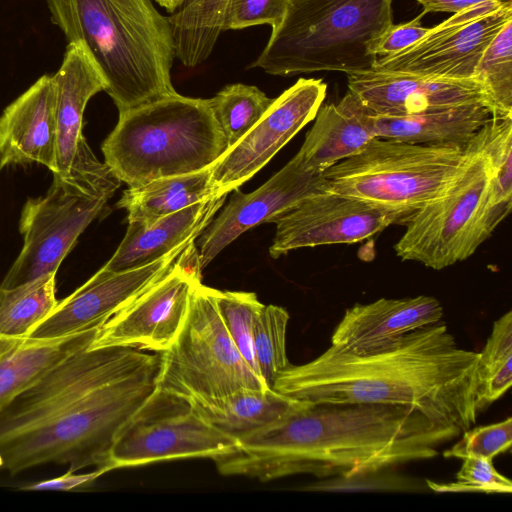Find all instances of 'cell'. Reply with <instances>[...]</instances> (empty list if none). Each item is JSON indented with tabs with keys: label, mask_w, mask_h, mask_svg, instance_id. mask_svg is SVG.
I'll use <instances>...</instances> for the list:
<instances>
[{
	"label": "cell",
	"mask_w": 512,
	"mask_h": 512,
	"mask_svg": "<svg viewBox=\"0 0 512 512\" xmlns=\"http://www.w3.org/2000/svg\"><path fill=\"white\" fill-rule=\"evenodd\" d=\"M160 353L81 349L0 411V470L102 468L122 428L158 387Z\"/></svg>",
	"instance_id": "1"
},
{
	"label": "cell",
	"mask_w": 512,
	"mask_h": 512,
	"mask_svg": "<svg viewBox=\"0 0 512 512\" xmlns=\"http://www.w3.org/2000/svg\"><path fill=\"white\" fill-rule=\"evenodd\" d=\"M461 433L402 405L307 403L236 438L234 449L213 461L222 475L260 481L349 478L434 458Z\"/></svg>",
	"instance_id": "2"
},
{
	"label": "cell",
	"mask_w": 512,
	"mask_h": 512,
	"mask_svg": "<svg viewBox=\"0 0 512 512\" xmlns=\"http://www.w3.org/2000/svg\"><path fill=\"white\" fill-rule=\"evenodd\" d=\"M478 359L440 321L368 354L330 346L305 364H289L272 389L314 405H402L464 432L477 420Z\"/></svg>",
	"instance_id": "3"
},
{
	"label": "cell",
	"mask_w": 512,
	"mask_h": 512,
	"mask_svg": "<svg viewBox=\"0 0 512 512\" xmlns=\"http://www.w3.org/2000/svg\"><path fill=\"white\" fill-rule=\"evenodd\" d=\"M68 43L84 46L119 115L176 93L168 18L152 0H45Z\"/></svg>",
	"instance_id": "4"
},
{
	"label": "cell",
	"mask_w": 512,
	"mask_h": 512,
	"mask_svg": "<svg viewBox=\"0 0 512 512\" xmlns=\"http://www.w3.org/2000/svg\"><path fill=\"white\" fill-rule=\"evenodd\" d=\"M104 163L130 188L210 169L229 149L210 100L177 92L119 115Z\"/></svg>",
	"instance_id": "5"
},
{
	"label": "cell",
	"mask_w": 512,
	"mask_h": 512,
	"mask_svg": "<svg viewBox=\"0 0 512 512\" xmlns=\"http://www.w3.org/2000/svg\"><path fill=\"white\" fill-rule=\"evenodd\" d=\"M393 0H290L250 67L277 76L373 69L370 45L393 23Z\"/></svg>",
	"instance_id": "6"
},
{
	"label": "cell",
	"mask_w": 512,
	"mask_h": 512,
	"mask_svg": "<svg viewBox=\"0 0 512 512\" xmlns=\"http://www.w3.org/2000/svg\"><path fill=\"white\" fill-rule=\"evenodd\" d=\"M120 184L85 140L69 172L53 174L48 192L28 198L23 205L19 219L23 245L0 287L11 288L57 273L79 236L102 212Z\"/></svg>",
	"instance_id": "7"
},
{
	"label": "cell",
	"mask_w": 512,
	"mask_h": 512,
	"mask_svg": "<svg viewBox=\"0 0 512 512\" xmlns=\"http://www.w3.org/2000/svg\"><path fill=\"white\" fill-rule=\"evenodd\" d=\"M470 143L424 145L377 137L358 154L324 171L323 177L327 190L394 213L406 225L457 176Z\"/></svg>",
	"instance_id": "8"
},
{
	"label": "cell",
	"mask_w": 512,
	"mask_h": 512,
	"mask_svg": "<svg viewBox=\"0 0 512 512\" xmlns=\"http://www.w3.org/2000/svg\"><path fill=\"white\" fill-rule=\"evenodd\" d=\"M488 200L489 169L481 129L449 186L408 220L394 245L396 255L435 270L468 259L494 232Z\"/></svg>",
	"instance_id": "9"
},
{
	"label": "cell",
	"mask_w": 512,
	"mask_h": 512,
	"mask_svg": "<svg viewBox=\"0 0 512 512\" xmlns=\"http://www.w3.org/2000/svg\"><path fill=\"white\" fill-rule=\"evenodd\" d=\"M213 291L201 281L195 285L182 330L160 353L158 387L196 399L222 397L241 389H268L230 337Z\"/></svg>",
	"instance_id": "10"
},
{
	"label": "cell",
	"mask_w": 512,
	"mask_h": 512,
	"mask_svg": "<svg viewBox=\"0 0 512 512\" xmlns=\"http://www.w3.org/2000/svg\"><path fill=\"white\" fill-rule=\"evenodd\" d=\"M237 439L203 419L190 401L157 389L118 434L102 467L106 472L184 458L216 459Z\"/></svg>",
	"instance_id": "11"
},
{
	"label": "cell",
	"mask_w": 512,
	"mask_h": 512,
	"mask_svg": "<svg viewBox=\"0 0 512 512\" xmlns=\"http://www.w3.org/2000/svg\"><path fill=\"white\" fill-rule=\"evenodd\" d=\"M510 20L512 0H489L467 7L429 28L405 49L378 57L373 69L451 80L474 79L484 51Z\"/></svg>",
	"instance_id": "12"
},
{
	"label": "cell",
	"mask_w": 512,
	"mask_h": 512,
	"mask_svg": "<svg viewBox=\"0 0 512 512\" xmlns=\"http://www.w3.org/2000/svg\"><path fill=\"white\" fill-rule=\"evenodd\" d=\"M200 272L198 253L187 247L163 277L98 329L89 348L166 351L184 326Z\"/></svg>",
	"instance_id": "13"
},
{
	"label": "cell",
	"mask_w": 512,
	"mask_h": 512,
	"mask_svg": "<svg viewBox=\"0 0 512 512\" xmlns=\"http://www.w3.org/2000/svg\"><path fill=\"white\" fill-rule=\"evenodd\" d=\"M326 92L322 79L300 78L274 98L263 117L210 168L213 197L228 195L259 172L314 120Z\"/></svg>",
	"instance_id": "14"
},
{
	"label": "cell",
	"mask_w": 512,
	"mask_h": 512,
	"mask_svg": "<svg viewBox=\"0 0 512 512\" xmlns=\"http://www.w3.org/2000/svg\"><path fill=\"white\" fill-rule=\"evenodd\" d=\"M272 222L276 233L269 254L274 259L304 247L360 242L401 224L394 213L327 189Z\"/></svg>",
	"instance_id": "15"
},
{
	"label": "cell",
	"mask_w": 512,
	"mask_h": 512,
	"mask_svg": "<svg viewBox=\"0 0 512 512\" xmlns=\"http://www.w3.org/2000/svg\"><path fill=\"white\" fill-rule=\"evenodd\" d=\"M326 189L323 174L309 170L296 154L255 191L244 194L234 190L220 214L200 234L201 270L245 231L272 222L304 199Z\"/></svg>",
	"instance_id": "16"
},
{
	"label": "cell",
	"mask_w": 512,
	"mask_h": 512,
	"mask_svg": "<svg viewBox=\"0 0 512 512\" xmlns=\"http://www.w3.org/2000/svg\"><path fill=\"white\" fill-rule=\"evenodd\" d=\"M193 242L181 245L163 258L143 267L117 273L98 270L72 294L58 301L54 309L27 337L56 339L100 328L163 277Z\"/></svg>",
	"instance_id": "17"
},
{
	"label": "cell",
	"mask_w": 512,
	"mask_h": 512,
	"mask_svg": "<svg viewBox=\"0 0 512 512\" xmlns=\"http://www.w3.org/2000/svg\"><path fill=\"white\" fill-rule=\"evenodd\" d=\"M347 83L348 91L378 116L402 117L473 103L492 107L475 79L451 80L371 69L347 74Z\"/></svg>",
	"instance_id": "18"
},
{
	"label": "cell",
	"mask_w": 512,
	"mask_h": 512,
	"mask_svg": "<svg viewBox=\"0 0 512 512\" xmlns=\"http://www.w3.org/2000/svg\"><path fill=\"white\" fill-rule=\"evenodd\" d=\"M443 307L432 297L380 298L345 310L331 336V346L352 354H368L389 346L421 327L442 321Z\"/></svg>",
	"instance_id": "19"
},
{
	"label": "cell",
	"mask_w": 512,
	"mask_h": 512,
	"mask_svg": "<svg viewBox=\"0 0 512 512\" xmlns=\"http://www.w3.org/2000/svg\"><path fill=\"white\" fill-rule=\"evenodd\" d=\"M31 163L56 171V87L47 74L0 115V169Z\"/></svg>",
	"instance_id": "20"
},
{
	"label": "cell",
	"mask_w": 512,
	"mask_h": 512,
	"mask_svg": "<svg viewBox=\"0 0 512 512\" xmlns=\"http://www.w3.org/2000/svg\"><path fill=\"white\" fill-rule=\"evenodd\" d=\"M227 195L212 197L151 223L128 222L113 256L99 270L117 273L151 264L181 245L193 242L223 206Z\"/></svg>",
	"instance_id": "21"
},
{
	"label": "cell",
	"mask_w": 512,
	"mask_h": 512,
	"mask_svg": "<svg viewBox=\"0 0 512 512\" xmlns=\"http://www.w3.org/2000/svg\"><path fill=\"white\" fill-rule=\"evenodd\" d=\"M297 152L305 166L323 174L377 138L375 114L348 91L338 103L321 105Z\"/></svg>",
	"instance_id": "22"
},
{
	"label": "cell",
	"mask_w": 512,
	"mask_h": 512,
	"mask_svg": "<svg viewBox=\"0 0 512 512\" xmlns=\"http://www.w3.org/2000/svg\"><path fill=\"white\" fill-rule=\"evenodd\" d=\"M56 87V171L69 172L81 144L83 116L89 100L106 84L82 44L68 43L63 61L52 76Z\"/></svg>",
	"instance_id": "23"
},
{
	"label": "cell",
	"mask_w": 512,
	"mask_h": 512,
	"mask_svg": "<svg viewBox=\"0 0 512 512\" xmlns=\"http://www.w3.org/2000/svg\"><path fill=\"white\" fill-rule=\"evenodd\" d=\"M98 329L56 339L0 335V411L60 361L89 347Z\"/></svg>",
	"instance_id": "24"
},
{
	"label": "cell",
	"mask_w": 512,
	"mask_h": 512,
	"mask_svg": "<svg viewBox=\"0 0 512 512\" xmlns=\"http://www.w3.org/2000/svg\"><path fill=\"white\" fill-rule=\"evenodd\" d=\"M497 114L487 103L454 106L425 113L375 115L377 136L410 144L467 146Z\"/></svg>",
	"instance_id": "25"
},
{
	"label": "cell",
	"mask_w": 512,
	"mask_h": 512,
	"mask_svg": "<svg viewBox=\"0 0 512 512\" xmlns=\"http://www.w3.org/2000/svg\"><path fill=\"white\" fill-rule=\"evenodd\" d=\"M187 399L203 419L235 438L269 425L307 404L272 388L241 389L217 398Z\"/></svg>",
	"instance_id": "26"
},
{
	"label": "cell",
	"mask_w": 512,
	"mask_h": 512,
	"mask_svg": "<svg viewBox=\"0 0 512 512\" xmlns=\"http://www.w3.org/2000/svg\"><path fill=\"white\" fill-rule=\"evenodd\" d=\"M210 179V169L155 179L126 189L116 207L127 211L128 222L151 223L212 198Z\"/></svg>",
	"instance_id": "27"
},
{
	"label": "cell",
	"mask_w": 512,
	"mask_h": 512,
	"mask_svg": "<svg viewBox=\"0 0 512 512\" xmlns=\"http://www.w3.org/2000/svg\"><path fill=\"white\" fill-rule=\"evenodd\" d=\"M229 0H184L167 16L175 57L186 67L203 63L224 31Z\"/></svg>",
	"instance_id": "28"
},
{
	"label": "cell",
	"mask_w": 512,
	"mask_h": 512,
	"mask_svg": "<svg viewBox=\"0 0 512 512\" xmlns=\"http://www.w3.org/2000/svg\"><path fill=\"white\" fill-rule=\"evenodd\" d=\"M57 303L56 273L15 287H0V335L27 337Z\"/></svg>",
	"instance_id": "29"
},
{
	"label": "cell",
	"mask_w": 512,
	"mask_h": 512,
	"mask_svg": "<svg viewBox=\"0 0 512 512\" xmlns=\"http://www.w3.org/2000/svg\"><path fill=\"white\" fill-rule=\"evenodd\" d=\"M482 132L489 169V219L495 230L512 207V115H494Z\"/></svg>",
	"instance_id": "30"
},
{
	"label": "cell",
	"mask_w": 512,
	"mask_h": 512,
	"mask_svg": "<svg viewBox=\"0 0 512 512\" xmlns=\"http://www.w3.org/2000/svg\"><path fill=\"white\" fill-rule=\"evenodd\" d=\"M512 384V312L494 321L476 370L477 409L498 400Z\"/></svg>",
	"instance_id": "31"
},
{
	"label": "cell",
	"mask_w": 512,
	"mask_h": 512,
	"mask_svg": "<svg viewBox=\"0 0 512 512\" xmlns=\"http://www.w3.org/2000/svg\"><path fill=\"white\" fill-rule=\"evenodd\" d=\"M209 100L230 148L263 117L274 98L256 86L236 83L225 86Z\"/></svg>",
	"instance_id": "32"
},
{
	"label": "cell",
	"mask_w": 512,
	"mask_h": 512,
	"mask_svg": "<svg viewBox=\"0 0 512 512\" xmlns=\"http://www.w3.org/2000/svg\"><path fill=\"white\" fill-rule=\"evenodd\" d=\"M474 79L482 85L497 114L512 115V20L484 51Z\"/></svg>",
	"instance_id": "33"
},
{
	"label": "cell",
	"mask_w": 512,
	"mask_h": 512,
	"mask_svg": "<svg viewBox=\"0 0 512 512\" xmlns=\"http://www.w3.org/2000/svg\"><path fill=\"white\" fill-rule=\"evenodd\" d=\"M289 313L277 305H263L254 325V352L260 376L272 388L290 362L286 354Z\"/></svg>",
	"instance_id": "34"
},
{
	"label": "cell",
	"mask_w": 512,
	"mask_h": 512,
	"mask_svg": "<svg viewBox=\"0 0 512 512\" xmlns=\"http://www.w3.org/2000/svg\"><path fill=\"white\" fill-rule=\"evenodd\" d=\"M213 294L219 315L234 344L250 368L260 376L254 352V325L264 304L253 292L214 289Z\"/></svg>",
	"instance_id": "35"
},
{
	"label": "cell",
	"mask_w": 512,
	"mask_h": 512,
	"mask_svg": "<svg viewBox=\"0 0 512 512\" xmlns=\"http://www.w3.org/2000/svg\"><path fill=\"white\" fill-rule=\"evenodd\" d=\"M462 437L442 455L444 458L467 457L493 459L507 451L512 444V418L504 421L470 428L461 433Z\"/></svg>",
	"instance_id": "36"
},
{
	"label": "cell",
	"mask_w": 512,
	"mask_h": 512,
	"mask_svg": "<svg viewBox=\"0 0 512 512\" xmlns=\"http://www.w3.org/2000/svg\"><path fill=\"white\" fill-rule=\"evenodd\" d=\"M456 482L439 484L427 480L428 487L436 492L511 493L510 479L500 474L491 459L467 457L456 474Z\"/></svg>",
	"instance_id": "37"
},
{
	"label": "cell",
	"mask_w": 512,
	"mask_h": 512,
	"mask_svg": "<svg viewBox=\"0 0 512 512\" xmlns=\"http://www.w3.org/2000/svg\"><path fill=\"white\" fill-rule=\"evenodd\" d=\"M290 0H229L224 31L239 30L257 25L272 29L282 21Z\"/></svg>",
	"instance_id": "38"
},
{
	"label": "cell",
	"mask_w": 512,
	"mask_h": 512,
	"mask_svg": "<svg viewBox=\"0 0 512 512\" xmlns=\"http://www.w3.org/2000/svg\"><path fill=\"white\" fill-rule=\"evenodd\" d=\"M424 12L409 22L389 25L370 45L369 52L376 56H386L399 52L423 37L429 28L421 25Z\"/></svg>",
	"instance_id": "39"
},
{
	"label": "cell",
	"mask_w": 512,
	"mask_h": 512,
	"mask_svg": "<svg viewBox=\"0 0 512 512\" xmlns=\"http://www.w3.org/2000/svg\"><path fill=\"white\" fill-rule=\"evenodd\" d=\"M107 473L103 468H97L90 473L76 474L72 471H67L64 475L56 478L37 482L35 484L24 487L25 490H61L68 491L76 487L85 486L95 481L101 475Z\"/></svg>",
	"instance_id": "40"
},
{
	"label": "cell",
	"mask_w": 512,
	"mask_h": 512,
	"mask_svg": "<svg viewBox=\"0 0 512 512\" xmlns=\"http://www.w3.org/2000/svg\"><path fill=\"white\" fill-rule=\"evenodd\" d=\"M422 7L424 14L430 12L455 13L467 7L489 0H416Z\"/></svg>",
	"instance_id": "41"
}]
</instances>
